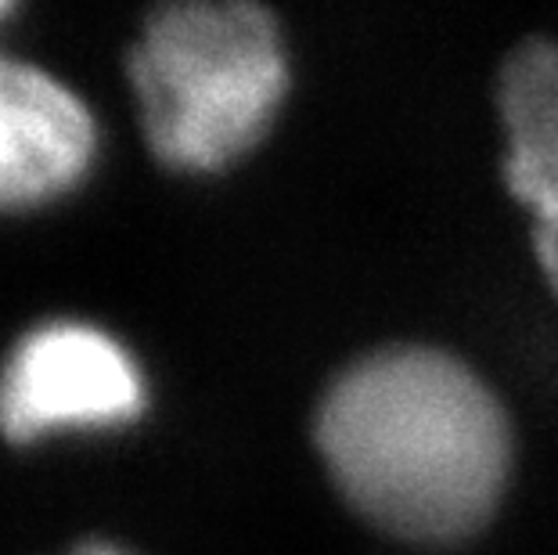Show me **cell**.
I'll return each instance as SVG.
<instances>
[{
  "label": "cell",
  "mask_w": 558,
  "mask_h": 555,
  "mask_svg": "<svg viewBox=\"0 0 558 555\" xmlns=\"http://www.w3.org/2000/svg\"><path fill=\"white\" fill-rule=\"evenodd\" d=\"M314 444L350 509L414 545L476 534L512 469L501 400L433 347H386L342 369L317 405Z\"/></svg>",
  "instance_id": "1"
},
{
  "label": "cell",
  "mask_w": 558,
  "mask_h": 555,
  "mask_svg": "<svg viewBox=\"0 0 558 555\" xmlns=\"http://www.w3.org/2000/svg\"><path fill=\"white\" fill-rule=\"evenodd\" d=\"M126 80L151 156L177 173H220L275 126L289 51L264 4L181 0L145 19L126 51Z\"/></svg>",
  "instance_id": "2"
},
{
  "label": "cell",
  "mask_w": 558,
  "mask_h": 555,
  "mask_svg": "<svg viewBox=\"0 0 558 555\" xmlns=\"http://www.w3.org/2000/svg\"><path fill=\"white\" fill-rule=\"evenodd\" d=\"M151 405L145 364L87 317H44L0 361V436L37 447L137 426Z\"/></svg>",
  "instance_id": "3"
},
{
  "label": "cell",
  "mask_w": 558,
  "mask_h": 555,
  "mask_svg": "<svg viewBox=\"0 0 558 555\" xmlns=\"http://www.w3.org/2000/svg\"><path fill=\"white\" fill-rule=\"evenodd\" d=\"M101 152L94 109L29 58L0 51V214L62 203Z\"/></svg>",
  "instance_id": "4"
},
{
  "label": "cell",
  "mask_w": 558,
  "mask_h": 555,
  "mask_svg": "<svg viewBox=\"0 0 558 555\" xmlns=\"http://www.w3.org/2000/svg\"><path fill=\"white\" fill-rule=\"evenodd\" d=\"M505 184L533 220V253L558 297V44L533 37L497 76Z\"/></svg>",
  "instance_id": "5"
},
{
  "label": "cell",
  "mask_w": 558,
  "mask_h": 555,
  "mask_svg": "<svg viewBox=\"0 0 558 555\" xmlns=\"http://www.w3.org/2000/svg\"><path fill=\"white\" fill-rule=\"evenodd\" d=\"M69 555H137V552L116 545V541H109V538H87V541H80Z\"/></svg>",
  "instance_id": "6"
},
{
  "label": "cell",
  "mask_w": 558,
  "mask_h": 555,
  "mask_svg": "<svg viewBox=\"0 0 558 555\" xmlns=\"http://www.w3.org/2000/svg\"><path fill=\"white\" fill-rule=\"evenodd\" d=\"M11 15H15V4H11V0H0V22L11 19Z\"/></svg>",
  "instance_id": "7"
}]
</instances>
